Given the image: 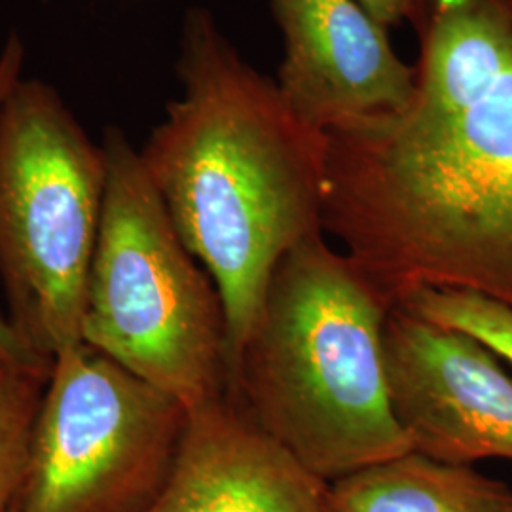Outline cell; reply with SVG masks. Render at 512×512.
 I'll use <instances>...</instances> for the list:
<instances>
[{
    "instance_id": "6da1fadb",
    "label": "cell",
    "mask_w": 512,
    "mask_h": 512,
    "mask_svg": "<svg viewBox=\"0 0 512 512\" xmlns=\"http://www.w3.org/2000/svg\"><path fill=\"white\" fill-rule=\"evenodd\" d=\"M403 109L327 133L323 230L397 306L456 289L512 308V0H414Z\"/></svg>"
},
{
    "instance_id": "7a4b0ae2",
    "label": "cell",
    "mask_w": 512,
    "mask_h": 512,
    "mask_svg": "<svg viewBox=\"0 0 512 512\" xmlns=\"http://www.w3.org/2000/svg\"><path fill=\"white\" fill-rule=\"evenodd\" d=\"M177 74L183 93L139 154L222 296L232 385L275 266L325 236L329 141L241 59L205 8L184 14Z\"/></svg>"
},
{
    "instance_id": "3957f363",
    "label": "cell",
    "mask_w": 512,
    "mask_h": 512,
    "mask_svg": "<svg viewBox=\"0 0 512 512\" xmlns=\"http://www.w3.org/2000/svg\"><path fill=\"white\" fill-rule=\"evenodd\" d=\"M395 304L315 236L275 266L230 397L325 482L412 452L395 416L385 321Z\"/></svg>"
},
{
    "instance_id": "277c9868",
    "label": "cell",
    "mask_w": 512,
    "mask_h": 512,
    "mask_svg": "<svg viewBox=\"0 0 512 512\" xmlns=\"http://www.w3.org/2000/svg\"><path fill=\"white\" fill-rule=\"evenodd\" d=\"M107 188L82 342L188 412L230 397L226 313L120 128L103 137Z\"/></svg>"
},
{
    "instance_id": "5b68a950",
    "label": "cell",
    "mask_w": 512,
    "mask_h": 512,
    "mask_svg": "<svg viewBox=\"0 0 512 512\" xmlns=\"http://www.w3.org/2000/svg\"><path fill=\"white\" fill-rule=\"evenodd\" d=\"M105 188L103 145L23 74L0 105V274L12 323L50 359L82 342Z\"/></svg>"
},
{
    "instance_id": "8992f818",
    "label": "cell",
    "mask_w": 512,
    "mask_h": 512,
    "mask_svg": "<svg viewBox=\"0 0 512 512\" xmlns=\"http://www.w3.org/2000/svg\"><path fill=\"white\" fill-rule=\"evenodd\" d=\"M188 410L80 342L52 359L18 512H145L177 458Z\"/></svg>"
},
{
    "instance_id": "52a82bcc",
    "label": "cell",
    "mask_w": 512,
    "mask_h": 512,
    "mask_svg": "<svg viewBox=\"0 0 512 512\" xmlns=\"http://www.w3.org/2000/svg\"><path fill=\"white\" fill-rule=\"evenodd\" d=\"M385 359L412 452L467 467L512 463V372L490 349L395 306L385 321Z\"/></svg>"
},
{
    "instance_id": "ba28073f",
    "label": "cell",
    "mask_w": 512,
    "mask_h": 512,
    "mask_svg": "<svg viewBox=\"0 0 512 512\" xmlns=\"http://www.w3.org/2000/svg\"><path fill=\"white\" fill-rule=\"evenodd\" d=\"M285 57L277 88L294 114L329 133L403 109L416 65L359 0H270Z\"/></svg>"
},
{
    "instance_id": "9c48e42d",
    "label": "cell",
    "mask_w": 512,
    "mask_h": 512,
    "mask_svg": "<svg viewBox=\"0 0 512 512\" xmlns=\"http://www.w3.org/2000/svg\"><path fill=\"white\" fill-rule=\"evenodd\" d=\"M327 495L329 482L224 397L188 412L173 469L145 512H329Z\"/></svg>"
},
{
    "instance_id": "30bf717a",
    "label": "cell",
    "mask_w": 512,
    "mask_h": 512,
    "mask_svg": "<svg viewBox=\"0 0 512 512\" xmlns=\"http://www.w3.org/2000/svg\"><path fill=\"white\" fill-rule=\"evenodd\" d=\"M329 512H512V490L475 467L408 452L329 482Z\"/></svg>"
},
{
    "instance_id": "8fae6325",
    "label": "cell",
    "mask_w": 512,
    "mask_h": 512,
    "mask_svg": "<svg viewBox=\"0 0 512 512\" xmlns=\"http://www.w3.org/2000/svg\"><path fill=\"white\" fill-rule=\"evenodd\" d=\"M52 359L0 349V512L12 511L23 490Z\"/></svg>"
},
{
    "instance_id": "7c38bea8",
    "label": "cell",
    "mask_w": 512,
    "mask_h": 512,
    "mask_svg": "<svg viewBox=\"0 0 512 512\" xmlns=\"http://www.w3.org/2000/svg\"><path fill=\"white\" fill-rule=\"evenodd\" d=\"M397 306L444 329L458 330L490 349L512 372V308L471 291L420 287Z\"/></svg>"
},
{
    "instance_id": "4fadbf2b",
    "label": "cell",
    "mask_w": 512,
    "mask_h": 512,
    "mask_svg": "<svg viewBox=\"0 0 512 512\" xmlns=\"http://www.w3.org/2000/svg\"><path fill=\"white\" fill-rule=\"evenodd\" d=\"M25 44L16 31H12L2 48H0V105L6 99L10 90L18 84L19 78L23 76L25 69ZM0 349L10 351V353H19V355H31L38 353L31 348L25 338L19 334L16 325L10 319V313L0 308ZM42 355V353H38Z\"/></svg>"
},
{
    "instance_id": "5bb4252c",
    "label": "cell",
    "mask_w": 512,
    "mask_h": 512,
    "mask_svg": "<svg viewBox=\"0 0 512 512\" xmlns=\"http://www.w3.org/2000/svg\"><path fill=\"white\" fill-rule=\"evenodd\" d=\"M385 29L410 21L414 0H359Z\"/></svg>"
},
{
    "instance_id": "9a60e30c",
    "label": "cell",
    "mask_w": 512,
    "mask_h": 512,
    "mask_svg": "<svg viewBox=\"0 0 512 512\" xmlns=\"http://www.w3.org/2000/svg\"><path fill=\"white\" fill-rule=\"evenodd\" d=\"M8 512H18V511H16V507H14V509H12V511H8Z\"/></svg>"
}]
</instances>
